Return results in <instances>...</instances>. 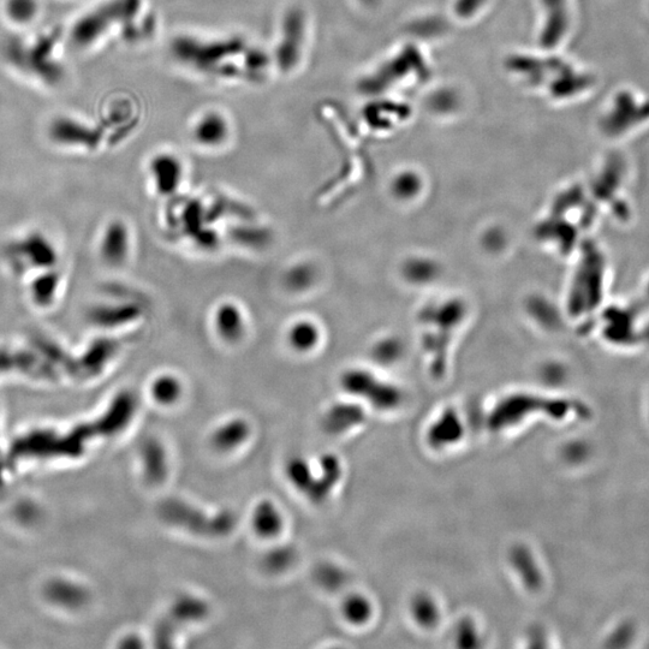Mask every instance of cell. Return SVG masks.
<instances>
[{
  "label": "cell",
  "instance_id": "1",
  "mask_svg": "<svg viewBox=\"0 0 649 649\" xmlns=\"http://www.w3.org/2000/svg\"><path fill=\"white\" fill-rule=\"evenodd\" d=\"M159 514L170 525L207 538H222L236 526V517L230 511L210 515L180 499L165 500L160 505Z\"/></svg>",
  "mask_w": 649,
  "mask_h": 649
},
{
  "label": "cell",
  "instance_id": "2",
  "mask_svg": "<svg viewBox=\"0 0 649 649\" xmlns=\"http://www.w3.org/2000/svg\"><path fill=\"white\" fill-rule=\"evenodd\" d=\"M318 474L305 457H294L285 467L290 484L314 503H321L329 496L342 475L341 463L336 456H321L317 463Z\"/></svg>",
  "mask_w": 649,
  "mask_h": 649
},
{
  "label": "cell",
  "instance_id": "3",
  "mask_svg": "<svg viewBox=\"0 0 649 649\" xmlns=\"http://www.w3.org/2000/svg\"><path fill=\"white\" fill-rule=\"evenodd\" d=\"M342 385L349 394L366 398L374 407L380 409L396 407L400 402V394L394 387L380 383L371 373L362 369H351L345 372Z\"/></svg>",
  "mask_w": 649,
  "mask_h": 649
},
{
  "label": "cell",
  "instance_id": "4",
  "mask_svg": "<svg viewBox=\"0 0 649 649\" xmlns=\"http://www.w3.org/2000/svg\"><path fill=\"white\" fill-rule=\"evenodd\" d=\"M192 136L196 144L205 150H219L231 138V123L222 112L210 110L196 118Z\"/></svg>",
  "mask_w": 649,
  "mask_h": 649
},
{
  "label": "cell",
  "instance_id": "5",
  "mask_svg": "<svg viewBox=\"0 0 649 649\" xmlns=\"http://www.w3.org/2000/svg\"><path fill=\"white\" fill-rule=\"evenodd\" d=\"M213 330L220 341L228 344L240 343L247 333L246 312L236 302L225 301L214 309Z\"/></svg>",
  "mask_w": 649,
  "mask_h": 649
},
{
  "label": "cell",
  "instance_id": "6",
  "mask_svg": "<svg viewBox=\"0 0 649 649\" xmlns=\"http://www.w3.org/2000/svg\"><path fill=\"white\" fill-rule=\"evenodd\" d=\"M150 175L156 192L162 196H170L182 186L184 166L175 154L160 153L152 159Z\"/></svg>",
  "mask_w": 649,
  "mask_h": 649
},
{
  "label": "cell",
  "instance_id": "7",
  "mask_svg": "<svg viewBox=\"0 0 649 649\" xmlns=\"http://www.w3.org/2000/svg\"><path fill=\"white\" fill-rule=\"evenodd\" d=\"M321 342H323V330L313 319H297L285 331V343L295 354H312L319 349Z\"/></svg>",
  "mask_w": 649,
  "mask_h": 649
},
{
  "label": "cell",
  "instance_id": "8",
  "mask_svg": "<svg viewBox=\"0 0 649 649\" xmlns=\"http://www.w3.org/2000/svg\"><path fill=\"white\" fill-rule=\"evenodd\" d=\"M145 478L150 484H162L169 472L168 455L157 439H150L142 446Z\"/></svg>",
  "mask_w": 649,
  "mask_h": 649
},
{
  "label": "cell",
  "instance_id": "9",
  "mask_svg": "<svg viewBox=\"0 0 649 649\" xmlns=\"http://www.w3.org/2000/svg\"><path fill=\"white\" fill-rule=\"evenodd\" d=\"M252 523L254 531L263 538L277 537L284 526L282 512L270 500H264L256 505Z\"/></svg>",
  "mask_w": 649,
  "mask_h": 649
},
{
  "label": "cell",
  "instance_id": "10",
  "mask_svg": "<svg viewBox=\"0 0 649 649\" xmlns=\"http://www.w3.org/2000/svg\"><path fill=\"white\" fill-rule=\"evenodd\" d=\"M365 418L360 408L351 404H338L326 413L323 420L325 431L330 434H342L359 426Z\"/></svg>",
  "mask_w": 649,
  "mask_h": 649
},
{
  "label": "cell",
  "instance_id": "11",
  "mask_svg": "<svg viewBox=\"0 0 649 649\" xmlns=\"http://www.w3.org/2000/svg\"><path fill=\"white\" fill-rule=\"evenodd\" d=\"M250 428L241 419L230 420L220 426L212 436V444L219 451H231L246 442Z\"/></svg>",
  "mask_w": 649,
  "mask_h": 649
},
{
  "label": "cell",
  "instance_id": "12",
  "mask_svg": "<svg viewBox=\"0 0 649 649\" xmlns=\"http://www.w3.org/2000/svg\"><path fill=\"white\" fill-rule=\"evenodd\" d=\"M150 392L153 401L160 406H174L183 396V384L176 375L163 373L153 379Z\"/></svg>",
  "mask_w": 649,
  "mask_h": 649
},
{
  "label": "cell",
  "instance_id": "13",
  "mask_svg": "<svg viewBox=\"0 0 649 649\" xmlns=\"http://www.w3.org/2000/svg\"><path fill=\"white\" fill-rule=\"evenodd\" d=\"M208 607L205 601L195 597H184L177 599L175 604L172 605L170 611L171 622L176 623H192L200 621L207 615Z\"/></svg>",
  "mask_w": 649,
  "mask_h": 649
},
{
  "label": "cell",
  "instance_id": "14",
  "mask_svg": "<svg viewBox=\"0 0 649 649\" xmlns=\"http://www.w3.org/2000/svg\"><path fill=\"white\" fill-rule=\"evenodd\" d=\"M461 424L456 414H445L432 428L430 438L433 444L446 445L455 443L461 436Z\"/></svg>",
  "mask_w": 649,
  "mask_h": 649
},
{
  "label": "cell",
  "instance_id": "15",
  "mask_svg": "<svg viewBox=\"0 0 649 649\" xmlns=\"http://www.w3.org/2000/svg\"><path fill=\"white\" fill-rule=\"evenodd\" d=\"M512 553L522 561L520 562L517 561V559L512 558L515 568L522 574L523 581H525L531 588L538 587L540 583V574L531 553H528V551L523 549V547H517V549L512 551Z\"/></svg>",
  "mask_w": 649,
  "mask_h": 649
},
{
  "label": "cell",
  "instance_id": "16",
  "mask_svg": "<svg viewBox=\"0 0 649 649\" xmlns=\"http://www.w3.org/2000/svg\"><path fill=\"white\" fill-rule=\"evenodd\" d=\"M343 613L347 621L355 624L365 623L371 616V604L361 595H351L343 603Z\"/></svg>",
  "mask_w": 649,
  "mask_h": 649
},
{
  "label": "cell",
  "instance_id": "17",
  "mask_svg": "<svg viewBox=\"0 0 649 649\" xmlns=\"http://www.w3.org/2000/svg\"><path fill=\"white\" fill-rule=\"evenodd\" d=\"M413 612L416 621L425 625V627H431V625L438 621V607L436 603H434L431 598L426 597V595H421V597L414 600Z\"/></svg>",
  "mask_w": 649,
  "mask_h": 649
},
{
  "label": "cell",
  "instance_id": "18",
  "mask_svg": "<svg viewBox=\"0 0 649 649\" xmlns=\"http://www.w3.org/2000/svg\"><path fill=\"white\" fill-rule=\"evenodd\" d=\"M295 552L291 551L289 547H278L276 550L269 552L265 558V567L272 573H281L288 569L294 563Z\"/></svg>",
  "mask_w": 649,
  "mask_h": 649
},
{
  "label": "cell",
  "instance_id": "19",
  "mask_svg": "<svg viewBox=\"0 0 649 649\" xmlns=\"http://www.w3.org/2000/svg\"><path fill=\"white\" fill-rule=\"evenodd\" d=\"M344 573L335 565L325 564L317 571V580L326 589H338L344 583Z\"/></svg>",
  "mask_w": 649,
  "mask_h": 649
}]
</instances>
